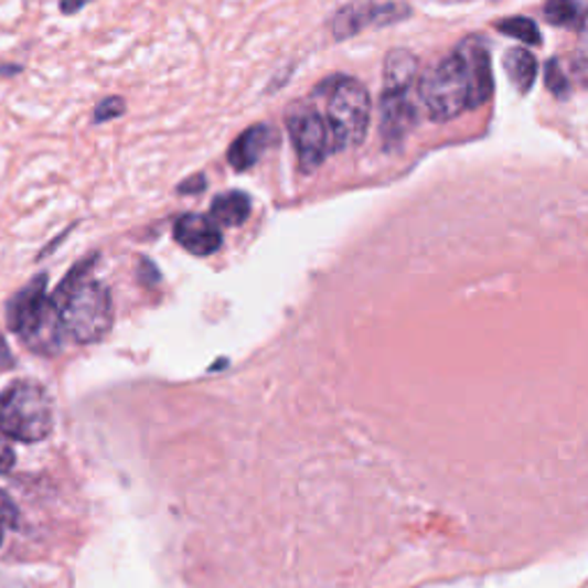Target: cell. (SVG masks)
Instances as JSON below:
<instances>
[{
  "mask_svg": "<svg viewBox=\"0 0 588 588\" xmlns=\"http://www.w3.org/2000/svg\"><path fill=\"white\" fill-rule=\"evenodd\" d=\"M97 256L81 260L53 292L67 339L90 345L99 343L114 324V301L108 288L90 276Z\"/></svg>",
  "mask_w": 588,
  "mask_h": 588,
  "instance_id": "cell-1",
  "label": "cell"
},
{
  "mask_svg": "<svg viewBox=\"0 0 588 588\" xmlns=\"http://www.w3.org/2000/svg\"><path fill=\"white\" fill-rule=\"evenodd\" d=\"M8 324L23 341L28 350L42 356L58 354L65 345L67 333L58 306L49 295V276L40 274L8 303Z\"/></svg>",
  "mask_w": 588,
  "mask_h": 588,
  "instance_id": "cell-2",
  "label": "cell"
},
{
  "mask_svg": "<svg viewBox=\"0 0 588 588\" xmlns=\"http://www.w3.org/2000/svg\"><path fill=\"white\" fill-rule=\"evenodd\" d=\"M320 93L327 99V127L331 133L333 152L350 150L363 143L371 127V95L356 78L324 81Z\"/></svg>",
  "mask_w": 588,
  "mask_h": 588,
  "instance_id": "cell-3",
  "label": "cell"
},
{
  "mask_svg": "<svg viewBox=\"0 0 588 588\" xmlns=\"http://www.w3.org/2000/svg\"><path fill=\"white\" fill-rule=\"evenodd\" d=\"M0 430L10 439L38 443L53 430V405L44 386L17 382L0 394Z\"/></svg>",
  "mask_w": 588,
  "mask_h": 588,
  "instance_id": "cell-4",
  "label": "cell"
},
{
  "mask_svg": "<svg viewBox=\"0 0 588 588\" xmlns=\"http://www.w3.org/2000/svg\"><path fill=\"white\" fill-rule=\"evenodd\" d=\"M418 97H421L426 114L435 122L453 120L469 108L471 90L460 49L424 76L421 86H418Z\"/></svg>",
  "mask_w": 588,
  "mask_h": 588,
  "instance_id": "cell-5",
  "label": "cell"
},
{
  "mask_svg": "<svg viewBox=\"0 0 588 588\" xmlns=\"http://www.w3.org/2000/svg\"><path fill=\"white\" fill-rule=\"evenodd\" d=\"M288 131L297 150L301 171L316 173L324 163L327 154L333 152L327 120L313 106H297L288 116Z\"/></svg>",
  "mask_w": 588,
  "mask_h": 588,
  "instance_id": "cell-6",
  "label": "cell"
},
{
  "mask_svg": "<svg viewBox=\"0 0 588 588\" xmlns=\"http://www.w3.org/2000/svg\"><path fill=\"white\" fill-rule=\"evenodd\" d=\"M416 125V104L411 90L384 88L379 104V133L386 150L398 148Z\"/></svg>",
  "mask_w": 588,
  "mask_h": 588,
  "instance_id": "cell-7",
  "label": "cell"
},
{
  "mask_svg": "<svg viewBox=\"0 0 588 588\" xmlns=\"http://www.w3.org/2000/svg\"><path fill=\"white\" fill-rule=\"evenodd\" d=\"M173 237L186 250V254L199 256V258L216 254L223 244V235L218 226L212 221V216H203V214L180 216L173 226Z\"/></svg>",
  "mask_w": 588,
  "mask_h": 588,
  "instance_id": "cell-8",
  "label": "cell"
},
{
  "mask_svg": "<svg viewBox=\"0 0 588 588\" xmlns=\"http://www.w3.org/2000/svg\"><path fill=\"white\" fill-rule=\"evenodd\" d=\"M409 17V10L405 6H354L345 8L335 14L333 21V35L339 40H345L359 31H363V25L375 23V25H386Z\"/></svg>",
  "mask_w": 588,
  "mask_h": 588,
  "instance_id": "cell-9",
  "label": "cell"
},
{
  "mask_svg": "<svg viewBox=\"0 0 588 588\" xmlns=\"http://www.w3.org/2000/svg\"><path fill=\"white\" fill-rule=\"evenodd\" d=\"M460 53L467 65L469 76V108H479L492 97V65H490V51L479 42L469 40L460 46Z\"/></svg>",
  "mask_w": 588,
  "mask_h": 588,
  "instance_id": "cell-10",
  "label": "cell"
},
{
  "mask_svg": "<svg viewBox=\"0 0 588 588\" xmlns=\"http://www.w3.org/2000/svg\"><path fill=\"white\" fill-rule=\"evenodd\" d=\"M276 131L269 125H254L242 131L228 150V163L237 173L254 168L260 157L276 143Z\"/></svg>",
  "mask_w": 588,
  "mask_h": 588,
  "instance_id": "cell-11",
  "label": "cell"
},
{
  "mask_svg": "<svg viewBox=\"0 0 588 588\" xmlns=\"http://www.w3.org/2000/svg\"><path fill=\"white\" fill-rule=\"evenodd\" d=\"M418 74L416 55L407 49H396L386 55L384 61V88H405L414 90Z\"/></svg>",
  "mask_w": 588,
  "mask_h": 588,
  "instance_id": "cell-12",
  "label": "cell"
},
{
  "mask_svg": "<svg viewBox=\"0 0 588 588\" xmlns=\"http://www.w3.org/2000/svg\"><path fill=\"white\" fill-rule=\"evenodd\" d=\"M212 221L216 226L235 228L250 216V199L244 191H228L221 193L212 201Z\"/></svg>",
  "mask_w": 588,
  "mask_h": 588,
  "instance_id": "cell-13",
  "label": "cell"
},
{
  "mask_svg": "<svg viewBox=\"0 0 588 588\" xmlns=\"http://www.w3.org/2000/svg\"><path fill=\"white\" fill-rule=\"evenodd\" d=\"M503 65H506L509 78L515 86L517 93H528L534 88L536 76H538V61L534 58V53L526 51V49H511L506 53V58H503Z\"/></svg>",
  "mask_w": 588,
  "mask_h": 588,
  "instance_id": "cell-14",
  "label": "cell"
},
{
  "mask_svg": "<svg viewBox=\"0 0 588 588\" xmlns=\"http://www.w3.org/2000/svg\"><path fill=\"white\" fill-rule=\"evenodd\" d=\"M499 33L524 42V46H536V44L543 42V35L538 31L536 21L524 19V17H513V19L501 21L499 23Z\"/></svg>",
  "mask_w": 588,
  "mask_h": 588,
  "instance_id": "cell-15",
  "label": "cell"
},
{
  "mask_svg": "<svg viewBox=\"0 0 588 588\" xmlns=\"http://www.w3.org/2000/svg\"><path fill=\"white\" fill-rule=\"evenodd\" d=\"M579 10L577 0H547L545 19L554 25H577L584 21Z\"/></svg>",
  "mask_w": 588,
  "mask_h": 588,
  "instance_id": "cell-16",
  "label": "cell"
},
{
  "mask_svg": "<svg viewBox=\"0 0 588 588\" xmlns=\"http://www.w3.org/2000/svg\"><path fill=\"white\" fill-rule=\"evenodd\" d=\"M127 110V104L122 97H106L97 104L95 108V116H93V122L95 125H101V122H108V120H116L120 118Z\"/></svg>",
  "mask_w": 588,
  "mask_h": 588,
  "instance_id": "cell-17",
  "label": "cell"
},
{
  "mask_svg": "<svg viewBox=\"0 0 588 588\" xmlns=\"http://www.w3.org/2000/svg\"><path fill=\"white\" fill-rule=\"evenodd\" d=\"M545 81L549 90L556 95V97H566L568 95V83H566V76L562 72V65H558L556 61H549L547 63V70H545Z\"/></svg>",
  "mask_w": 588,
  "mask_h": 588,
  "instance_id": "cell-18",
  "label": "cell"
},
{
  "mask_svg": "<svg viewBox=\"0 0 588 588\" xmlns=\"http://www.w3.org/2000/svg\"><path fill=\"white\" fill-rule=\"evenodd\" d=\"M14 467V448L10 443V437L0 430V473H6Z\"/></svg>",
  "mask_w": 588,
  "mask_h": 588,
  "instance_id": "cell-19",
  "label": "cell"
},
{
  "mask_svg": "<svg viewBox=\"0 0 588 588\" xmlns=\"http://www.w3.org/2000/svg\"><path fill=\"white\" fill-rule=\"evenodd\" d=\"M138 281H141L143 286H154L161 281V274L152 260L141 258V267H138Z\"/></svg>",
  "mask_w": 588,
  "mask_h": 588,
  "instance_id": "cell-20",
  "label": "cell"
},
{
  "mask_svg": "<svg viewBox=\"0 0 588 588\" xmlns=\"http://www.w3.org/2000/svg\"><path fill=\"white\" fill-rule=\"evenodd\" d=\"M205 186H207V180H205L203 173H199V175H193L191 180L182 182V184L178 186V193H182V195H193V193H201Z\"/></svg>",
  "mask_w": 588,
  "mask_h": 588,
  "instance_id": "cell-21",
  "label": "cell"
},
{
  "mask_svg": "<svg viewBox=\"0 0 588 588\" xmlns=\"http://www.w3.org/2000/svg\"><path fill=\"white\" fill-rule=\"evenodd\" d=\"M0 522H3V524H17L14 503L3 492H0Z\"/></svg>",
  "mask_w": 588,
  "mask_h": 588,
  "instance_id": "cell-22",
  "label": "cell"
},
{
  "mask_svg": "<svg viewBox=\"0 0 588 588\" xmlns=\"http://www.w3.org/2000/svg\"><path fill=\"white\" fill-rule=\"evenodd\" d=\"M14 366V359H12V352L8 348V341L0 335V373L3 371H10Z\"/></svg>",
  "mask_w": 588,
  "mask_h": 588,
  "instance_id": "cell-23",
  "label": "cell"
},
{
  "mask_svg": "<svg viewBox=\"0 0 588 588\" xmlns=\"http://www.w3.org/2000/svg\"><path fill=\"white\" fill-rule=\"evenodd\" d=\"M88 3H90V0H63L61 8H63L65 14H74V12H78V10L86 8Z\"/></svg>",
  "mask_w": 588,
  "mask_h": 588,
  "instance_id": "cell-24",
  "label": "cell"
},
{
  "mask_svg": "<svg viewBox=\"0 0 588 588\" xmlns=\"http://www.w3.org/2000/svg\"><path fill=\"white\" fill-rule=\"evenodd\" d=\"M579 46H581V53H584V58L588 61V14L584 17L581 21V35H579Z\"/></svg>",
  "mask_w": 588,
  "mask_h": 588,
  "instance_id": "cell-25",
  "label": "cell"
},
{
  "mask_svg": "<svg viewBox=\"0 0 588 588\" xmlns=\"http://www.w3.org/2000/svg\"><path fill=\"white\" fill-rule=\"evenodd\" d=\"M17 72H21L19 65H12V67H3V65H0V76H10V74H17Z\"/></svg>",
  "mask_w": 588,
  "mask_h": 588,
  "instance_id": "cell-26",
  "label": "cell"
},
{
  "mask_svg": "<svg viewBox=\"0 0 588 588\" xmlns=\"http://www.w3.org/2000/svg\"><path fill=\"white\" fill-rule=\"evenodd\" d=\"M0 545H3V522H0Z\"/></svg>",
  "mask_w": 588,
  "mask_h": 588,
  "instance_id": "cell-27",
  "label": "cell"
}]
</instances>
